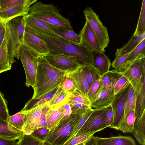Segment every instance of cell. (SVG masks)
Masks as SVG:
<instances>
[{
    "label": "cell",
    "mask_w": 145,
    "mask_h": 145,
    "mask_svg": "<svg viewBox=\"0 0 145 145\" xmlns=\"http://www.w3.org/2000/svg\"><path fill=\"white\" fill-rule=\"evenodd\" d=\"M10 116L6 101L0 92V117L8 121Z\"/></svg>",
    "instance_id": "44"
},
{
    "label": "cell",
    "mask_w": 145,
    "mask_h": 145,
    "mask_svg": "<svg viewBox=\"0 0 145 145\" xmlns=\"http://www.w3.org/2000/svg\"><path fill=\"white\" fill-rule=\"evenodd\" d=\"M18 142L16 140H11L0 137V145H18Z\"/></svg>",
    "instance_id": "53"
},
{
    "label": "cell",
    "mask_w": 145,
    "mask_h": 145,
    "mask_svg": "<svg viewBox=\"0 0 145 145\" xmlns=\"http://www.w3.org/2000/svg\"><path fill=\"white\" fill-rule=\"evenodd\" d=\"M92 62L91 65L101 76L110 71L111 63L104 52L91 51Z\"/></svg>",
    "instance_id": "18"
},
{
    "label": "cell",
    "mask_w": 145,
    "mask_h": 145,
    "mask_svg": "<svg viewBox=\"0 0 145 145\" xmlns=\"http://www.w3.org/2000/svg\"><path fill=\"white\" fill-rule=\"evenodd\" d=\"M66 74L72 79L76 89L88 97V91L91 86L87 82L81 67Z\"/></svg>",
    "instance_id": "20"
},
{
    "label": "cell",
    "mask_w": 145,
    "mask_h": 145,
    "mask_svg": "<svg viewBox=\"0 0 145 145\" xmlns=\"http://www.w3.org/2000/svg\"><path fill=\"white\" fill-rule=\"evenodd\" d=\"M135 110H132L126 114L117 130L124 133H132L135 119Z\"/></svg>",
    "instance_id": "28"
},
{
    "label": "cell",
    "mask_w": 145,
    "mask_h": 145,
    "mask_svg": "<svg viewBox=\"0 0 145 145\" xmlns=\"http://www.w3.org/2000/svg\"><path fill=\"white\" fill-rule=\"evenodd\" d=\"M37 0H28L26 3L0 10V20L5 23L15 17L28 14L31 7Z\"/></svg>",
    "instance_id": "15"
},
{
    "label": "cell",
    "mask_w": 145,
    "mask_h": 145,
    "mask_svg": "<svg viewBox=\"0 0 145 145\" xmlns=\"http://www.w3.org/2000/svg\"><path fill=\"white\" fill-rule=\"evenodd\" d=\"M70 94L64 90L59 84L58 88L49 103L50 107L64 105L69 101Z\"/></svg>",
    "instance_id": "27"
},
{
    "label": "cell",
    "mask_w": 145,
    "mask_h": 145,
    "mask_svg": "<svg viewBox=\"0 0 145 145\" xmlns=\"http://www.w3.org/2000/svg\"><path fill=\"white\" fill-rule=\"evenodd\" d=\"M1 21V20H0V21Z\"/></svg>",
    "instance_id": "57"
},
{
    "label": "cell",
    "mask_w": 145,
    "mask_h": 145,
    "mask_svg": "<svg viewBox=\"0 0 145 145\" xmlns=\"http://www.w3.org/2000/svg\"><path fill=\"white\" fill-rule=\"evenodd\" d=\"M42 142L41 143H40L39 145H42Z\"/></svg>",
    "instance_id": "56"
},
{
    "label": "cell",
    "mask_w": 145,
    "mask_h": 145,
    "mask_svg": "<svg viewBox=\"0 0 145 145\" xmlns=\"http://www.w3.org/2000/svg\"><path fill=\"white\" fill-rule=\"evenodd\" d=\"M43 56L51 65L67 74L76 70L80 67L74 58L65 55L49 53Z\"/></svg>",
    "instance_id": "10"
},
{
    "label": "cell",
    "mask_w": 145,
    "mask_h": 145,
    "mask_svg": "<svg viewBox=\"0 0 145 145\" xmlns=\"http://www.w3.org/2000/svg\"><path fill=\"white\" fill-rule=\"evenodd\" d=\"M96 145H136L131 136H119L109 138L94 137Z\"/></svg>",
    "instance_id": "21"
},
{
    "label": "cell",
    "mask_w": 145,
    "mask_h": 145,
    "mask_svg": "<svg viewBox=\"0 0 145 145\" xmlns=\"http://www.w3.org/2000/svg\"><path fill=\"white\" fill-rule=\"evenodd\" d=\"M7 33L0 47V73L10 70L12 67L8 56L7 44Z\"/></svg>",
    "instance_id": "26"
},
{
    "label": "cell",
    "mask_w": 145,
    "mask_h": 145,
    "mask_svg": "<svg viewBox=\"0 0 145 145\" xmlns=\"http://www.w3.org/2000/svg\"><path fill=\"white\" fill-rule=\"evenodd\" d=\"M66 74L51 65L43 56H39L32 99H38L49 92L60 83Z\"/></svg>",
    "instance_id": "2"
},
{
    "label": "cell",
    "mask_w": 145,
    "mask_h": 145,
    "mask_svg": "<svg viewBox=\"0 0 145 145\" xmlns=\"http://www.w3.org/2000/svg\"><path fill=\"white\" fill-rule=\"evenodd\" d=\"M107 110L104 121L101 127L103 130L107 127H110L112 124L113 121V114L112 106L110 105L107 107Z\"/></svg>",
    "instance_id": "47"
},
{
    "label": "cell",
    "mask_w": 145,
    "mask_h": 145,
    "mask_svg": "<svg viewBox=\"0 0 145 145\" xmlns=\"http://www.w3.org/2000/svg\"><path fill=\"white\" fill-rule=\"evenodd\" d=\"M53 30L62 39L75 44H81V38L80 35L76 33L73 30Z\"/></svg>",
    "instance_id": "30"
},
{
    "label": "cell",
    "mask_w": 145,
    "mask_h": 145,
    "mask_svg": "<svg viewBox=\"0 0 145 145\" xmlns=\"http://www.w3.org/2000/svg\"><path fill=\"white\" fill-rule=\"evenodd\" d=\"M94 109L89 108L81 117L74 126L68 140L75 136L82 127Z\"/></svg>",
    "instance_id": "38"
},
{
    "label": "cell",
    "mask_w": 145,
    "mask_h": 145,
    "mask_svg": "<svg viewBox=\"0 0 145 145\" xmlns=\"http://www.w3.org/2000/svg\"><path fill=\"white\" fill-rule=\"evenodd\" d=\"M144 58H145V40L140 42L130 53L125 63Z\"/></svg>",
    "instance_id": "31"
},
{
    "label": "cell",
    "mask_w": 145,
    "mask_h": 145,
    "mask_svg": "<svg viewBox=\"0 0 145 145\" xmlns=\"http://www.w3.org/2000/svg\"><path fill=\"white\" fill-rule=\"evenodd\" d=\"M81 44L89 51L104 52L88 22L86 20L79 34Z\"/></svg>",
    "instance_id": "13"
},
{
    "label": "cell",
    "mask_w": 145,
    "mask_h": 145,
    "mask_svg": "<svg viewBox=\"0 0 145 145\" xmlns=\"http://www.w3.org/2000/svg\"><path fill=\"white\" fill-rule=\"evenodd\" d=\"M113 70L114 73L111 84L106 89L97 94L95 99L91 103V108L101 109L111 105L115 95L114 92V86L117 80L122 75L121 73Z\"/></svg>",
    "instance_id": "12"
},
{
    "label": "cell",
    "mask_w": 145,
    "mask_h": 145,
    "mask_svg": "<svg viewBox=\"0 0 145 145\" xmlns=\"http://www.w3.org/2000/svg\"><path fill=\"white\" fill-rule=\"evenodd\" d=\"M69 100L90 107L91 105L90 101L88 97L76 89L71 94Z\"/></svg>",
    "instance_id": "37"
},
{
    "label": "cell",
    "mask_w": 145,
    "mask_h": 145,
    "mask_svg": "<svg viewBox=\"0 0 145 145\" xmlns=\"http://www.w3.org/2000/svg\"><path fill=\"white\" fill-rule=\"evenodd\" d=\"M136 100L134 91L130 84L125 104L124 118L127 113L135 110Z\"/></svg>",
    "instance_id": "35"
},
{
    "label": "cell",
    "mask_w": 145,
    "mask_h": 145,
    "mask_svg": "<svg viewBox=\"0 0 145 145\" xmlns=\"http://www.w3.org/2000/svg\"><path fill=\"white\" fill-rule=\"evenodd\" d=\"M12 126L22 131L24 125V114L21 111L12 116H10L8 120Z\"/></svg>",
    "instance_id": "34"
},
{
    "label": "cell",
    "mask_w": 145,
    "mask_h": 145,
    "mask_svg": "<svg viewBox=\"0 0 145 145\" xmlns=\"http://www.w3.org/2000/svg\"><path fill=\"white\" fill-rule=\"evenodd\" d=\"M28 0H0V10L25 3Z\"/></svg>",
    "instance_id": "46"
},
{
    "label": "cell",
    "mask_w": 145,
    "mask_h": 145,
    "mask_svg": "<svg viewBox=\"0 0 145 145\" xmlns=\"http://www.w3.org/2000/svg\"><path fill=\"white\" fill-rule=\"evenodd\" d=\"M19 140L18 145H39L42 142L31 135H28L25 134Z\"/></svg>",
    "instance_id": "43"
},
{
    "label": "cell",
    "mask_w": 145,
    "mask_h": 145,
    "mask_svg": "<svg viewBox=\"0 0 145 145\" xmlns=\"http://www.w3.org/2000/svg\"><path fill=\"white\" fill-rule=\"evenodd\" d=\"M49 131L50 130L48 128L40 127L35 130L30 135L43 142L44 140Z\"/></svg>",
    "instance_id": "48"
},
{
    "label": "cell",
    "mask_w": 145,
    "mask_h": 145,
    "mask_svg": "<svg viewBox=\"0 0 145 145\" xmlns=\"http://www.w3.org/2000/svg\"><path fill=\"white\" fill-rule=\"evenodd\" d=\"M59 85L64 90L70 94L76 89L72 80L67 74Z\"/></svg>",
    "instance_id": "42"
},
{
    "label": "cell",
    "mask_w": 145,
    "mask_h": 145,
    "mask_svg": "<svg viewBox=\"0 0 145 145\" xmlns=\"http://www.w3.org/2000/svg\"><path fill=\"white\" fill-rule=\"evenodd\" d=\"M82 116L71 114L50 131L44 141L52 145H63L68 140L75 125Z\"/></svg>",
    "instance_id": "6"
},
{
    "label": "cell",
    "mask_w": 145,
    "mask_h": 145,
    "mask_svg": "<svg viewBox=\"0 0 145 145\" xmlns=\"http://www.w3.org/2000/svg\"><path fill=\"white\" fill-rule=\"evenodd\" d=\"M145 82L140 94L136 98L135 110L136 118H139L145 112Z\"/></svg>",
    "instance_id": "29"
},
{
    "label": "cell",
    "mask_w": 145,
    "mask_h": 145,
    "mask_svg": "<svg viewBox=\"0 0 145 145\" xmlns=\"http://www.w3.org/2000/svg\"><path fill=\"white\" fill-rule=\"evenodd\" d=\"M25 29L44 41L49 53L63 54L74 58L80 66L91 65V52L81 44L76 45L62 39L50 37L25 27Z\"/></svg>",
    "instance_id": "1"
},
{
    "label": "cell",
    "mask_w": 145,
    "mask_h": 145,
    "mask_svg": "<svg viewBox=\"0 0 145 145\" xmlns=\"http://www.w3.org/2000/svg\"><path fill=\"white\" fill-rule=\"evenodd\" d=\"M114 73V71L112 70L109 71L101 76V83L98 94L106 89L110 85L112 82Z\"/></svg>",
    "instance_id": "40"
},
{
    "label": "cell",
    "mask_w": 145,
    "mask_h": 145,
    "mask_svg": "<svg viewBox=\"0 0 145 145\" xmlns=\"http://www.w3.org/2000/svg\"><path fill=\"white\" fill-rule=\"evenodd\" d=\"M50 108L48 104L45 105L43 106L39 124L37 128L40 127L47 128L46 116L47 113Z\"/></svg>",
    "instance_id": "49"
},
{
    "label": "cell",
    "mask_w": 145,
    "mask_h": 145,
    "mask_svg": "<svg viewBox=\"0 0 145 145\" xmlns=\"http://www.w3.org/2000/svg\"><path fill=\"white\" fill-rule=\"evenodd\" d=\"M63 105L50 107L46 116L47 128L50 131L56 126L63 118Z\"/></svg>",
    "instance_id": "23"
},
{
    "label": "cell",
    "mask_w": 145,
    "mask_h": 145,
    "mask_svg": "<svg viewBox=\"0 0 145 145\" xmlns=\"http://www.w3.org/2000/svg\"><path fill=\"white\" fill-rule=\"evenodd\" d=\"M95 133H87L76 135L67 140L63 145H76L85 142L89 139Z\"/></svg>",
    "instance_id": "36"
},
{
    "label": "cell",
    "mask_w": 145,
    "mask_h": 145,
    "mask_svg": "<svg viewBox=\"0 0 145 145\" xmlns=\"http://www.w3.org/2000/svg\"><path fill=\"white\" fill-rule=\"evenodd\" d=\"M25 16L15 17L5 23L8 56L11 65L15 57L19 59L20 49L23 43L26 25Z\"/></svg>",
    "instance_id": "4"
},
{
    "label": "cell",
    "mask_w": 145,
    "mask_h": 145,
    "mask_svg": "<svg viewBox=\"0 0 145 145\" xmlns=\"http://www.w3.org/2000/svg\"><path fill=\"white\" fill-rule=\"evenodd\" d=\"M145 112L139 118H135L132 134L138 143L145 145Z\"/></svg>",
    "instance_id": "24"
},
{
    "label": "cell",
    "mask_w": 145,
    "mask_h": 145,
    "mask_svg": "<svg viewBox=\"0 0 145 145\" xmlns=\"http://www.w3.org/2000/svg\"><path fill=\"white\" fill-rule=\"evenodd\" d=\"M83 12L86 20L89 23L101 48L105 50L109 42L107 28L91 8L87 7Z\"/></svg>",
    "instance_id": "8"
},
{
    "label": "cell",
    "mask_w": 145,
    "mask_h": 145,
    "mask_svg": "<svg viewBox=\"0 0 145 145\" xmlns=\"http://www.w3.org/2000/svg\"><path fill=\"white\" fill-rule=\"evenodd\" d=\"M80 67L87 82L90 86L94 81L101 77L91 65Z\"/></svg>",
    "instance_id": "32"
},
{
    "label": "cell",
    "mask_w": 145,
    "mask_h": 145,
    "mask_svg": "<svg viewBox=\"0 0 145 145\" xmlns=\"http://www.w3.org/2000/svg\"><path fill=\"white\" fill-rule=\"evenodd\" d=\"M145 32V1H142L141 9L135 30L133 34L137 36Z\"/></svg>",
    "instance_id": "33"
},
{
    "label": "cell",
    "mask_w": 145,
    "mask_h": 145,
    "mask_svg": "<svg viewBox=\"0 0 145 145\" xmlns=\"http://www.w3.org/2000/svg\"><path fill=\"white\" fill-rule=\"evenodd\" d=\"M130 84L119 93L115 95L111 104L113 114V121L110 128L117 130L122 122L124 116L126 103Z\"/></svg>",
    "instance_id": "9"
},
{
    "label": "cell",
    "mask_w": 145,
    "mask_h": 145,
    "mask_svg": "<svg viewBox=\"0 0 145 145\" xmlns=\"http://www.w3.org/2000/svg\"><path fill=\"white\" fill-rule=\"evenodd\" d=\"M40 56L36 53L23 44L20 46L19 57L23 65L26 77L25 85L34 86L38 64Z\"/></svg>",
    "instance_id": "7"
},
{
    "label": "cell",
    "mask_w": 145,
    "mask_h": 145,
    "mask_svg": "<svg viewBox=\"0 0 145 145\" xmlns=\"http://www.w3.org/2000/svg\"><path fill=\"white\" fill-rule=\"evenodd\" d=\"M69 103L72 110V114L83 116L87 112L89 107L84 105L69 100Z\"/></svg>",
    "instance_id": "39"
},
{
    "label": "cell",
    "mask_w": 145,
    "mask_h": 145,
    "mask_svg": "<svg viewBox=\"0 0 145 145\" xmlns=\"http://www.w3.org/2000/svg\"><path fill=\"white\" fill-rule=\"evenodd\" d=\"M145 39V32L137 36L132 35L128 42L122 47L118 49L115 53L117 58L131 52L142 41Z\"/></svg>",
    "instance_id": "22"
},
{
    "label": "cell",
    "mask_w": 145,
    "mask_h": 145,
    "mask_svg": "<svg viewBox=\"0 0 145 145\" xmlns=\"http://www.w3.org/2000/svg\"><path fill=\"white\" fill-rule=\"evenodd\" d=\"M130 83L129 82L123 75L118 79L114 86V92L115 95L119 93Z\"/></svg>",
    "instance_id": "45"
},
{
    "label": "cell",
    "mask_w": 145,
    "mask_h": 145,
    "mask_svg": "<svg viewBox=\"0 0 145 145\" xmlns=\"http://www.w3.org/2000/svg\"><path fill=\"white\" fill-rule=\"evenodd\" d=\"M24 132L15 128L8 121L0 117V137L11 140H16L21 138Z\"/></svg>",
    "instance_id": "19"
},
{
    "label": "cell",
    "mask_w": 145,
    "mask_h": 145,
    "mask_svg": "<svg viewBox=\"0 0 145 145\" xmlns=\"http://www.w3.org/2000/svg\"><path fill=\"white\" fill-rule=\"evenodd\" d=\"M101 76L94 81L91 85L88 94V97L91 103L96 99L100 86Z\"/></svg>",
    "instance_id": "41"
},
{
    "label": "cell",
    "mask_w": 145,
    "mask_h": 145,
    "mask_svg": "<svg viewBox=\"0 0 145 145\" xmlns=\"http://www.w3.org/2000/svg\"><path fill=\"white\" fill-rule=\"evenodd\" d=\"M107 110V107L101 109H94L76 135L89 132L100 131Z\"/></svg>",
    "instance_id": "11"
},
{
    "label": "cell",
    "mask_w": 145,
    "mask_h": 145,
    "mask_svg": "<svg viewBox=\"0 0 145 145\" xmlns=\"http://www.w3.org/2000/svg\"><path fill=\"white\" fill-rule=\"evenodd\" d=\"M23 44L40 56H43L49 53L45 42L25 29Z\"/></svg>",
    "instance_id": "16"
},
{
    "label": "cell",
    "mask_w": 145,
    "mask_h": 145,
    "mask_svg": "<svg viewBox=\"0 0 145 145\" xmlns=\"http://www.w3.org/2000/svg\"><path fill=\"white\" fill-rule=\"evenodd\" d=\"M114 70L128 80L134 90L136 99L145 82V58L126 62Z\"/></svg>",
    "instance_id": "5"
},
{
    "label": "cell",
    "mask_w": 145,
    "mask_h": 145,
    "mask_svg": "<svg viewBox=\"0 0 145 145\" xmlns=\"http://www.w3.org/2000/svg\"><path fill=\"white\" fill-rule=\"evenodd\" d=\"M28 14L44 21L53 30H73L70 21L63 17L52 4L37 1L31 7Z\"/></svg>",
    "instance_id": "3"
},
{
    "label": "cell",
    "mask_w": 145,
    "mask_h": 145,
    "mask_svg": "<svg viewBox=\"0 0 145 145\" xmlns=\"http://www.w3.org/2000/svg\"><path fill=\"white\" fill-rule=\"evenodd\" d=\"M25 16L27 27L40 33L51 37L61 38L49 25L42 20L29 14Z\"/></svg>",
    "instance_id": "17"
},
{
    "label": "cell",
    "mask_w": 145,
    "mask_h": 145,
    "mask_svg": "<svg viewBox=\"0 0 145 145\" xmlns=\"http://www.w3.org/2000/svg\"><path fill=\"white\" fill-rule=\"evenodd\" d=\"M6 33V23L1 20L0 21V44L2 43Z\"/></svg>",
    "instance_id": "52"
},
{
    "label": "cell",
    "mask_w": 145,
    "mask_h": 145,
    "mask_svg": "<svg viewBox=\"0 0 145 145\" xmlns=\"http://www.w3.org/2000/svg\"><path fill=\"white\" fill-rule=\"evenodd\" d=\"M69 101L64 104L63 106V118L62 119L67 118L72 114V110Z\"/></svg>",
    "instance_id": "51"
},
{
    "label": "cell",
    "mask_w": 145,
    "mask_h": 145,
    "mask_svg": "<svg viewBox=\"0 0 145 145\" xmlns=\"http://www.w3.org/2000/svg\"><path fill=\"white\" fill-rule=\"evenodd\" d=\"M42 145H52L48 142L44 141L42 142Z\"/></svg>",
    "instance_id": "54"
},
{
    "label": "cell",
    "mask_w": 145,
    "mask_h": 145,
    "mask_svg": "<svg viewBox=\"0 0 145 145\" xmlns=\"http://www.w3.org/2000/svg\"><path fill=\"white\" fill-rule=\"evenodd\" d=\"M59 84L43 96L36 99H31L26 103L21 111L27 110L38 106L49 105L50 101L58 88Z\"/></svg>",
    "instance_id": "25"
},
{
    "label": "cell",
    "mask_w": 145,
    "mask_h": 145,
    "mask_svg": "<svg viewBox=\"0 0 145 145\" xmlns=\"http://www.w3.org/2000/svg\"><path fill=\"white\" fill-rule=\"evenodd\" d=\"M130 53L122 56L115 58L114 61L111 63L112 67L116 69L124 63Z\"/></svg>",
    "instance_id": "50"
},
{
    "label": "cell",
    "mask_w": 145,
    "mask_h": 145,
    "mask_svg": "<svg viewBox=\"0 0 145 145\" xmlns=\"http://www.w3.org/2000/svg\"><path fill=\"white\" fill-rule=\"evenodd\" d=\"M86 142L82 143H81V144H77L76 145H84L85 144Z\"/></svg>",
    "instance_id": "55"
},
{
    "label": "cell",
    "mask_w": 145,
    "mask_h": 145,
    "mask_svg": "<svg viewBox=\"0 0 145 145\" xmlns=\"http://www.w3.org/2000/svg\"><path fill=\"white\" fill-rule=\"evenodd\" d=\"M44 106H38L27 110L22 111L24 114V125L22 131L26 135H31L37 128Z\"/></svg>",
    "instance_id": "14"
}]
</instances>
